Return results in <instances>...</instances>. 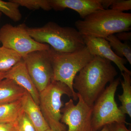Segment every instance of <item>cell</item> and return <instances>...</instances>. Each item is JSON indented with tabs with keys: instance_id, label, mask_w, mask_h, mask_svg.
I'll use <instances>...</instances> for the list:
<instances>
[{
	"instance_id": "26",
	"label": "cell",
	"mask_w": 131,
	"mask_h": 131,
	"mask_svg": "<svg viewBox=\"0 0 131 131\" xmlns=\"http://www.w3.org/2000/svg\"><path fill=\"white\" fill-rule=\"evenodd\" d=\"M5 73H0V82L5 79Z\"/></svg>"
},
{
	"instance_id": "25",
	"label": "cell",
	"mask_w": 131,
	"mask_h": 131,
	"mask_svg": "<svg viewBox=\"0 0 131 131\" xmlns=\"http://www.w3.org/2000/svg\"><path fill=\"white\" fill-rule=\"evenodd\" d=\"M113 0H101L102 5L103 9H108V7H110L112 4Z\"/></svg>"
},
{
	"instance_id": "5",
	"label": "cell",
	"mask_w": 131,
	"mask_h": 131,
	"mask_svg": "<svg viewBox=\"0 0 131 131\" xmlns=\"http://www.w3.org/2000/svg\"><path fill=\"white\" fill-rule=\"evenodd\" d=\"M73 97L72 91L66 84L52 81L43 90L39 93V106L45 119L50 129L56 131H66L67 127L61 122V100L63 95Z\"/></svg>"
},
{
	"instance_id": "9",
	"label": "cell",
	"mask_w": 131,
	"mask_h": 131,
	"mask_svg": "<svg viewBox=\"0 0 131 131\" xmlns=\"http://www.w3.org/2000/svg\"><path fill=\"white\" fill-rule=\"evenodd\" d=\"M78 102L76 105L70 99L61 109V122L68 126L66 131H92L93 106L85 103L78 94Z\"/></svg>"
},
{
	"instance_id": "16",
	"label": "cell",
	"mask_w": 131,
	"mask_h": 131,
	"mask_svg": "<svg viewBox=\"0 0 131 131\" xmlns=\"http://www.w3.org/2000/svg\"><path fill=\"white\" fill-rule=\"evenodd\" d=\"M124 80H120L123 93L118 97L121 106L119 108L124 114L131 117V78L130 74L124 72L121 73Z\"/></svg>"
},
{
	"instance_id": "27",
	"label": "cell",
	"mask_w": 131,
	"mask_h": 131,
	"mask_svg": "<svg viewBox=\"0 0 131 131\" xmlns=\"http://www.w3.org/2000/svg\"><path fill=\"white\" fill-rule=\"evenodd\" d=\"M98 131H109V130H108L107 126L106 125L102 127L100 130Z\"/></svg>"
},
{
	"instance_id": "6",
	"label": "cell",
	"mask_w": 131,
	"mask_h": 131,
	"mask_svg": "<svg viewBox=\"0 0 131 131\" xmlns=\"http://www.w3.org/2000/svg\"><path fill=\"white\" fill-rule=\"evenodd\" d=\"M120 80L117 78L110 83L94 103L92 109V131H98L112 123L128 124L125 115L118 107L115 99Z\"/></svg>"
},
{
	"instance_id": "29",
	"label": "cell",
	"mask_w": 131,
	"mask_h": 131,
	"mask_svg": "<svg viewBox=\"0 0 131 131\" xmlns=\"http://www.w3.org/2000/svg\"><path fill=\"white\" fill-rule=\"evenodd\" d=\"M2 13L0 12V18H1V16Z\"/></svg>"
},
{
	"instance_id": "8",
	"label": "cell",
	"mask_w": 131,
	"mask_h": 131,
	"mask_svg": "<svg viewBox=\"0 0 131 131\" xmlns=\"http://www.w3.org/2000/svg\"><path fill=\"white\" fill-rule=\"evenodd\" d=\"M49 50L32 52L23 58L39 93L46 88L53 79V68Z\"/></svg>"
},
{
	"instance_id": "17",
	"label": "cell",
	"mask_w": 131,
	"mask_h": 131,
	"mask_svg": "<svg viewBox=\"0 0 131 131\" xmlns=\"http://www.w3.org/2000/svg\"><path fill=\"white\" fill-rule=\"evenodd\" d=\"M23 59L22 57L12 49L0 47V73H6Z\"/></svg>"
},
{
	"instance_id": "12",
	"label": "cell",
	"mask_w": 131,
	"mask_h": 131,
	"mask_svg": "<svg viewBox=\"0 0 131 131\" xmlns=\"http://www.w3.org/2000/svg\"><path fill=\"white\" fill-rule=\"evenodd\" d=\"M52 9L62 11L69 8L77 12L82 19L99 9H103L101 0H50Z\"/></svg>"
},
{
	"instance_id": "23",
	"label": "cell",
	"mask_w": 131,
	"mask_h": 131,
	"mask_svg": "<svg viewBox=\"0 0 131 131\" xmlns=\"http://www.w3.org/2000/svg\"><path fill=\"white\" fill-rule=\"evenodd\" d=\"M0 131H15V124L0 123Z\"/></svg>"
},
{
	"instance_id": "30",
	"label": "cell",
	"mask_w": 131,
	"mask_h": 131,
	"mask_svg": "<svg viewBox=\"0 0 131 131\" xmlns=\"http://www.w3.org/2000/svg\"><path fill=\"white\" fill-rule=\"evenodd\" d=\"M1 43V41H0V43Z\"/></svg>"
},
{
	"instance_id": "4",
	"label": "cell",
	"mask_w": 131,
	"mask_h": 131,
	"mask_svg": "<svg viewBox=\"0 0 131 131\" xmlns=\"http://www.w3.org/2000/svg\"><path fill=\"white\" fill-rule=\"evenodd\" d=\"M49 51L53 68L52 81L61 82L68 86L73 93V100L76 101L78 98L73 88L74 79L94 56L86 46L72 52H58L51 47Z\"/></svg>"
},
{
	"instance_id": "22",
	"label": "cell",
	"mask_w": 131,
	"mask_h": 131,
	"mask_svg": "<svg viewBox=\"0 0 131 131\" xmlns=\"http://www.w3.org/2000/svg\"><path fill=\"white\" fill-rule=\"evenodd\" d=\"M109 131H131L123 123H114L107 125Z\"/></svg>"
},
{
	"instance_id": "2",
	"label": "cell",
	"mask_w": 131,
	"mask_h": 131,
	"mask_svg": "<svg viewBox=\"0 0 131 131\" xmlns=\"http://www.w3.org/2000/svg\"><path fill=\"white\" fill-rule=\"evenodd\" d=\"M75 25L82 36L106 39L114 34L130 30L131 14L111 9H99L76 21Z\"/></svg>"
},
{
	"instance_id": "18",
	"label": "cell",
	"mask_w": 131,
	"mask_h": 131,
	"mask_svg": "<svg viewBox=\"0 0 131 131\" xmlns=\"http://www.w3.org/2000/svg\"><path fill=\"white\" fill-rule=\"evenodd\" d=\"M109 42L111 48H112L118 56L125 57L126 61L131 64V48L127 43H122L115 35H112L106 38Z\"/></svg>"
},
{
	"instance_id": "24",
	"label": "cell",
	"mask_w": 131,
	"mask_h": 131,
	"mask_svg": "<svg viewBox=\"0 0 131 131\" xmlns=\"http://www.w3.org/2000/svg\"><path fill=\"white\" fill-rule=\"evenodd\" d=\"M116 37L121 41H128L131 39L130 32H121L116 34Z\"/></svg>"
},
{
	"instance_id": "28",
	"label": "cell",
	"mask_w": 131,
	"mask_h": 131,
	"mask_svg": "<svg viewBox=\"0 0 131 131\" xmlns=\"http://www.w3.org/2000/svg\"><path fill=\"white\" fill-rule=\"evenodd\" d=\"M45 131H56L54 130H52V129H50H50H47V130H46Z\"/></svg>"
},
{
	"instance_id": "10",
	"label": "cell",
	"mask_w": 131,
	"mask_h": 131,
	"mask_svg": "<svg viewBox=\"0 0 131 131\" xmlns=\"http://www.w3.org/2000/svg\"><path fill=\"white\" fill-rule=\"evenodd\" d=\"M84 44L90 53L94 56L100 57L114 63L121 73L131 72L125 66L126 59L120 57L112 50L109 42L103 38L82 36Z\"/></svg>"
},
{
	"instance_id": "15",
	"label": "cell",
	"mask_w": 131,
	"mask_h": 131,
	"mask_svg": "<svg viewBox=\"0 0 131 131\" xmlns=\"http://www.w3.org/2000/svg\"><path fill=\"white\" fill-rule=\"evenodd\" d=\"M23 112L21 99L0 104V123H14Z\"/></svg>"
},
{
	"instance_id": "21",
	"label": "cell",
	"mask_w": 131,
	"mask_h": 131,
	"mask_svg": "<svg viewBox=\"0 0 131 131\" xmlns=\"http://www.w3.org/2000/svg\"><path fill=\"white\" fill-rule=\"evenodd\" d=\"M110 9L124 12L131 9V0H113Z\"/></svg>"
},
{
	"instance_id": "1",
	"label": "cell",
	"mask_w": 131,
	"mask_h": 131,
	"mask_svg": "<svg viewBox=\"0 0 131 131\" xmlns=\"http://www.w3.org/2000/svg\"><path fill=\"white\" fill-rule=\"evenodd\" d=\"M111 61L100 57L94 58L75 77L73 88L84 102L93 106L108 83L117 75Z\"/></svg>"
},
{
	"instance_id": "19",
	"label": "cell",
	"mask_w": 131,
	"mask_h": 131,
	"mask_svg": "<svg viewBox=\"0 0 131 131\" xmlns=\"http://www.w3.org/2000/svg\"><path fill=\"white\" fill-rule=\"evenodd\" d=\"M19 6L31 10L42 9L45 11L52 9L50 0H13Z\"/></svg>"
},
{
	"instance_id": "11",
	"label": "cell",
	"mask_w": 131,
	"mask_h": 131,
	"mask_svg": "<svg viewBox=\"0 0 131 131\" xmlns=\"http://www.w3.org/2000/svg\"><path fill=\"white\" fill-rule=\"evenodd\" d=\"M5 78L13 80L23 88L39 105V92L32 80L23 59L5 73Z\"/></svg>"
},
{
	"instance_id": "13",
	"label": "cell",
	"mask_w": 131,
	"mask_h": 131,
	"mask_svg": "<svg viewBox=\"0 0 131 131\" xmlns=\"http://www.w3.org/2000/svg\"><path fill=\"white\" fill-rule=\"evenodd\" d=\"M21 102L23 112L32 123L36 131H45L50 129L39 105L27 91L21 98Z\"/></svg>"
},
{
	"instance_id": "3",
	"label": "cell",
	"mask_w": 131,
	"mask_h": 131,
	"mask_svg": "<svg viewBox=\"0 0 131 131\" xmlns=\"http://www.w3.org/2000/svg\"><path fill=\"white\" fill-rule=\"evenodd\" d=\"M27 30L35 41L49 45L58 52H72L85 46L82 35L76 28L61 26L53 21L40 27H27Z\"/></svg>"
},
{
	"instance_id": "14",
	"label": "cell",
	"mask_w": 131,
	"mask_h": 131,
	"mask_svg": "<svg viewBox=\"0 0 131 131\" xmlns=\"http://www.w3.org/2000/svg\"><path fill=\"white\" fill-rule=\"evenodd\" d=\"M26 92L13 80L5 78L0 82V104L20 100Z\"/></svg>"
},
{
	"instance_id": "7",
	"label": "cell",
	"mask_w": 131,
	"mask_h": 131,
	"mask_svg": "<svg viewBox=\"0 0 131 131\" xmlns=\"http://www.w3.org/2000/svg\"><path fill=\"white\" fill-rule=\"evenodd\" d=\"M0 41L3 46L16 52L22 58L32 52L50 48L49 45L34 40L25 24L13 26L7 24L3 26L0 29Z\"/></svg>"
},
{
	"instance_id": "20",
	"label": "cell",
	"mask_w": 131,
	"mask_h": 131,
	"mask_svg": "<svg viewBox=\"0 0 131 131\" xmlns=\"http://www.w3.org/2000/svg\"><path fill=\"white\" fill-rule=\"evenodd\" d=\"M15 124V131H36L32 123L23 111Z\"/></svg>"
}]
</instances>
